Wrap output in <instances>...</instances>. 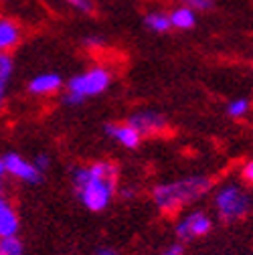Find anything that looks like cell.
Here are the masks:
<instances>
[{
	"label": "cell",
	"instance_id": "6da1fadb",
	"mask_svg": "<svg viewBox=\"0 0 253 255\" xmlns=\"http://www.w3.org/2000/svg\"><path fill=\"white\" fill-rule=\"evenodd\" d=\"M71 186L87 211L102 213L118 195L120 168L112 160H96L75 166L71 170Z\"/></svg>",
	"mask_w": 253,
	"mask_h": 255
},
{
	"label": "cell",
	"instance_id": "7a4b0ae2",
	"mask_svg": "<svg viewBox=\"0 0 253 255\" xmlns=\"http://www.w3.org/2000/svg\"><path fill=\"white\" fill-rule=\"evenodd\" d=\"M213 190V180L205 174H191L184 178L160 182L152 188L154 207L166 217L178 215L184 207H191Z\"/></svg>",
	"mask_w": 253,
	"mask_h": 255
},
{
	"label": "cell",
	"instance_id": "3957f363",
	"mask_svg": "<svg viewBox=\"0 0 253 255\" xmlns=\"http://www.w3.org/2000/svg\"><path fill=\"white\" fill-rule=\"evenodd\" d=\"M114 81V71L108 65H93L71 79L65 81L63 104L65 106H81L89 98H98L106 93Z\"/></svg>",
	"mask_w": 253,
	"mask_h": 255
},
{
	"label": "cell",
	"instance_id": "277c9868",
	"mask_svg": "<svg viewBox=\"0 0 253 255\" xmlns=\"http://www.w3.org/2000/svg\"><path fill=\"white\" fill-rule=\"evenodd\" d=\"M213 203H215L219 219L225 221V223L241 221L253 209V197L243 186H239L235 182H227V184L217 186L215 195H213Z\"/></svg>",
	"mask_w": 253,
	"mask_h": 255
},
{
	"label": "cell",
	"instance_id": "5b68a950",
	"mask_svg": "<svg viewBox=\"0 0 253 255\" xmlns=\"http://www.w3.org/2000/svg\"><path fill=\"white\" fill-rule=\"evenodd\" d=\"M213 229V219L205 213V211H191L182 215L176 225H174V233L180 241H191V239H199L209 235Z\"/></svg>",
	"mask_w": 253,
	"mask_h": 255
},
{
	"label": "cell",
	"instance_id": "8992f818",
	"mask_svg": "<svg viewBox=\"0 0 253 255\" xmlns=\"http://www.w3.org/2000/svg\"><path fill=\"white\" fill-rule=\"evenodd\" d=\"M126 122H128L130 126H134L142 138H156V136H162L170 130V124H168L166 116L156 112V110L134 112Z\"/></svg>",
	"mask_w": 253,
	"mask_h": 255
},
{
	"label": "cell",
	"instance_id": "52a82bcc",
	"mask_svg": "<svg viewBox=\"0 0 253 255\" xmlns=\"http://www.w3.org/2000/svg\"><path fill=\"white\" fill-rule=\"evenodd\" d=\"M2 162H4V172L14 180H20L26 184H39L43 180V174L37 170V166L16 152L4 154Z\"/></svg>",
	"mask_w": 253,
	"mask_h": 255
},
{
	"label": "cell",
	"instance_id": "ba28073f",
	"mask_svg": "<svg viewBox=\"0 0 253 255\" xmlns=\"http://www.w3.org/2000/svg\"><path fill=\"white\" fill-rule=\"evenodd\" d=\"M104 132H106L108 138H112L114 142H118L120 146L128 148V150H136L142 144V140H144L138 134L136 128L130 126L128 122H122V124L120 122H110V124H106Z\"/></svg>",
	"mask_w": 253,
	"mask_h": 255
},
{
	"label": "cell",
	"instance_id": "9c48e42d",
	"mask_svg": "<svg viewBox=\"0 0 253 255\" xmlns=\"http://www.w3.org/2000/svg\"><path fill=\"white\" fill-rule=\"evenodd\" d=\"M65 87V81L59 73H39L28 81L26 89L35 98H45V95H55Z\"/></svg>",
	"mask_w": 253,
	"mask_h": 255
},
{
	"label": "cell",
	"instance_id": "30bf717a",
	"mask_svg": "<svg viewBox=\"0 0 253 255\" xmlns=\"http://www.w3.org/2000/svg\"><path fill=\"white\" fill-rule=\"evenodd\" d=\"M18 229H20L18 213H16L14 205L6 197H2L0 199V239L16 237Z\"/></svg>",
	"mask_w": 253,
	"mask_h": 255
},
{
	"label": "cell",
	"instance_id": "8fae6325",
	"mask_svg": "<svg viewBox=\"0 0 253 255\" xmlns=\"http://www.w3.org/2000/svg\"><path fill=\"white\" fill-rule=\"evenodd\" d=\"M22 39L20 26L6 16H0V53H10Z\"/></svg>",
	"mask_w": 253,
	"mask_h": 255
},
{
	"label": "cell",
	"instance_id": "7c38bea8",
	"mask_svg": "<svg viewBox=\"0 0 253 255\" xmlns=\"http://www.w3.org/2000/svg\"><path fill=\"white\" fill-rule=\"evenodd\" d=\"M168 18H170V26L176 30H191L197 26V12H193L191 8H186L182 4L174 6L168 12Z\"/></svg>",
	"mask_w": 253,
	"mask_h": 255
},
{
	"label": "cell",
	"instance_id": "4fadbf2b",
	"mask_svg": "<svg viewBox=\"0 0 253 255\" xmlns=\"http://www.w3.org/2000/svg\"><path fill=\"white\" fill-rule=\"evenodd\" d=\"M144 26L150 30V33H156V35H164V33H168V30H172L168 12H164V10H150V12H146Z\"/></svg>",
	"mask_w": 253,
	"mask_h": 255
},
{
	"label": "cell",
	"instance_id": "5bb4252c",
	"mask_svg": "<svg viewBox=\"0 0 253 255\" xmlns=\"http://www.w3.org/2000/svg\"><path fill=\"white\" fill-rule=\"evenodd\" d=\"M12 71H14V61L10 53H0V110H2L6 102V87L10 83Z\"/></svg>",
	"mask_w": 253,
	"mask_h": 255
},
{
	"label": "cell",
	"instance_id": "9a60e30c",
	"mask_svg": "<svg viewBox=\"0 0 253 255\" xmlns=\"http://www.w3.org/2000/svg\"><path fill=\"white\" fill-rule=\"evenodd\" d=\"M251 110H253V104L247 98H235L227 104V116L233 120H243L245 116H249Z\"/></svg>",
	"mask_w": 253,
	"mask_h": 255
},
{
	"label": "cell",
	"instance_id": "2e32d148",
	"mask_svg": "<svg viewBox=\"0 0 253 255\" xmlns=\"http://www.w3.org/2000/svg\"><path fill=\"white\" fill-rule=\"evenodd\" d=\"M0 255H24V245L22 239L8 237V239H0Z\"/></svg>",
	"mask_w": 253,
	"mask_h": 255
},
{
	"label": "cell",
	"instance_id": "e0dca14e",
	"mask_svg": "<svg viewBox=\"0 0 253 255\" xmlns=\"http://www.w3.org/2000/svg\"><path fill=\"white\" fill-rule=\"evenodd\" d=\"M180 4L193 12H211L215 8V0H180Z\"/></svg>",
	"mask_w": 253,
	"mask_h": 255
},
{
	"label": "cell",
	"instance_id": "ac0fdd59",
	"mask_svg": "<svg viewBox=\"0 0 253 255\" xmlns=\"http://www.w3.org/2000/svg\"><path fill=\"white\" fill-rule=\"evenodd\" d=\"M61 2L67 4L73 10H77L79 14H91L93 12V2L91 0H61Z\"/></svg>",
	"mask_w": 253,
	"mask_h": 255
},
{
	"label": "cell",
	"instance_id": "d6986e66",
	"mask_svg": "<svg viewBox=\"0 0 253 255\" xmlns=\"http://www.w3.org/2000/svg\"><path fill=\"white\" fill-rule=\"evenodd\" d=\"M241 180L245 184H251L253 186V160H247L243 166H241V172H239Z\"/></svg>",
	"mask_w": 253,
	"mask_h": 255
},
{
	"label": "cell",
	"instance_id": "ffe728a7",
	"mask_svg": "<svg viewBox=\"0 0 253 255\" xmlns=\"http://www.w3.org/2000/svg\"><path fill=\"white\" fill-rule=\"evenodd\" d=\"M33 164L37 166V170H39L41 174H45V172L49 170V166H51V158H49L47 154H39L35 160H33Z\"/></svg>",
	"mask_w": 253,
	"mask_h": 255
},
{
	"label": "cell",
	"instance_id": "44dd1931",
	"mask_svg": "<svg viewBox=\"0 0 253 255\" xmlns=\"http://www.w3.org/2000/svg\"><path fill=\"white\" fill-rule=\"evenodd\" d=\"M83 45H85L87 49H104V47H106V41H104L102 37L89 35V37H85V39H83Z\"/></svg>",
	"mask_w": 253,
	"mask_h": 255
},
{
	"label": "cell",
	"instance_id": "7402d4cb",
	"mask_svg": "<svg viewBox=\"0 0 253 255\" xmlns=\"http://www.w3.org/2000/svg\"><path fill=\"white\" fill-rule=\"evenodd\" d=\"M160 255H184V245H182L180 241H174V243H170Z\"/></svg>",
	"mask_w": 253,
	"mask_h": 255
},
{
	"label": "cell",
	"instance_id": "603a6c76",
	"mask_svg": "<svg viewBox=\"0 0 253 255\" xmlns=\"http://www.w3.org/2000/svg\"><path fill=\"white\" fill-rule=\"evenodd\" d=\"M96 255H122V253L118 249H114V247H100L96 251Z\"/></svg>",
	"mask_w": 253,
	"mask_h": 255
},
{
	"label": "cell",
	"instance_id": "cb8c5ba5",
	"mask_svg": "<svg viewBox=\"0 0 253 255\" xmlns=\"http://www.w3.org/2000/svg\"><path fill=\"white\" fill-rule=\"evenodd\" d=\"M6 172H4V162H2V156H0V178H2Z\"/></svg>",
	"mask_w": 253,
	"mask_h": 255
},
{
	"label": "cell",
	"instance_id": "d4e9b609",
	"mask_svg": "<svg viewBox=\"0 0 253 255\" xmlns=\"http://www.w3.org/2000/svg\"><path fill=\"white\" fill-rule=\"evenodd\" d=\"M4 197V190H2V182H0V199Z\"/></svg>",
	"mask_w": 253,
	"mask_h": 255
},
{
	"label": "cell",
	"instance_id": "484cf974",
	"mask_svg": "<svg viewBox=\"0 0 253 255\" xmlns=\"http://www.w3.org/2000/svg\"><path fill=\"white\" fill-rule=\"evenodd\" d=\"M0 2H8V0H0Z\"/></svg>",
	"mask_w": 253,
	"mask_h": 255
}]
</instances>
